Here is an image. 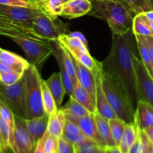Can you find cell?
Listing matches in <instances>:
<instances>
[{"label":"cell","instance_id":"cell-3","mask_svg":"<svg viewBox=\"0 0 153 153\" xmlns=\"http://www.w3.org/2000/svg\"><path fill=\"white\" fill-rule=\"evenodd\" d=\"M25 76V118L38 117L45 114L42 99L41 82L43 79L40 71L30 65L24 73Z\"/></svg>","mask_w":153,"mask_h":153},{"label":"cell","instance_id":"cell-15","mask_svg":"<svg viewBox=\"0 0 153 153\" xmlns=\"http://www.w3.org/2000/svg\"><path fill=\"white\" fill-rule=\"evenodd\" d=\"M92 9L91 0H70L64 4L61 16L76 19L88 14Z\"/></svg>","mask_w":153,"mask_h":153},{"label":"cell","instance_id":"cell-28","mask_svg":"<svg viewBox=\"0 0 153 153\" xmlns=\"http://www.w3.org/2000/svg\"><path fill=\"white\" fill-rule=\"evenodd\" d=\"M136 41H137L138 52L141 58V61L144 64L145 67L148 70L149 73L153 78V70L152 61H151L150 51H149V43L146 36L135 35Z\"/></svg>","mask_w":153,"mask_h":153},{"label":"cell","instance_id":"cell-51","mask_svg":"<svg viewBox=\"0 0 153 153\" xmlns=\"http://www.w3.org/2000/svg\"><path fill=\"white\" fill-rule=\"evenodd\" d=\"M63 1V2L64 3V4H65L66 2H67V1H70V0H62Z\"/></svg>","mask_w":153,"mask_h":153},{"label":"cell","instance_id":"cell-27","mask_svg":"<svg viewBox=\"0 0 153 153\" xmlns=\"http://www.w3.org/2000/svg\"><path fill=\"white\" fill-rule=\"evenodd\" d=\"M0 115L8 126L9 143H10V150L13 152V146H14L15 114L1 100H0Z\"/></svg>","mask_w":153,"mask_h":153},{"label":"cell","instance_id":"cell-36","mask_svg":"<svg viewBox=\"0 0 153 153\" xmlns=\"http://www.w3.org/2000/svg\"><path fill=\"white\" fill-rule=\"evenodd\" d=\"M58 43H59V42H58ZM60 44H61V43H60ZM61 48H62V55L64 65H65L66 69H67L69 75H70L72 80H73V85H75V84L77 82L78 79L76 73V68H75V66L74 64H73V59H72L71 55H70V52H68V50H67L63 45L61 44Z\"/></svg>","mask_w":153,"mask_h":153},{"label":"cell","instance_id":"cell-7","mask_svg":"<svg viewBox=\"0 0 153 153\" xmlns=\"http://www.w3.org/2000/svg\"><path fill=\"white\" fill-rule=\"evenodd\" d=\"M34 31L49 41H58L60 36L70 34L69 25L58 19L43 13L31 22Z\"/></svg>","mask_w":153,"mask_h":153},{"label":"cell","instance_id":"cell-4","mask_svg":"<svg viewBox=\"0 0 153 153\" xmlns=\"http://www.w3.org/2000/svg\"><path fill=\"white\" fill-rule=\"evenodd\" d=\"M100 73L103 89L116 114L126 123L134 122L135 110L131 106L124 91L110 75L103 70Z\"/></svg>","mask_w":153,"mask_h":153},{"label":"cell","instance_id":"cell-6","mask_svg":"<svg viewBox=\"0 0 153 153\" xmlns=\"http://www.w3.org/2000/svg\"><path fill=\"white\" fill-rule=\"evenodd\" d=\"M0 100L15 115L25 118V76L11 85L0 82Z\"/></svg>","mask_w":153,"mask_h":153},{"label":"cell","instance_id":"cell-29","mask_svg":"<svg viewBox=\"0 0 153 153\" xmlns=\"http://www.w3.org/2000/svg\"><path fill=\"white\" fill-rule=\"evenodd\" d=\"M41 89L43 109H44L45 114L49 117L55 114L58 112V108L55 103V99H54L50 90L48 88L46 82L43 79L41 82Z\"/></svg>","mask_w":153,"mask_h":153},{"label":"cell","instance_id":"cell-34","mask_svg":"<svg viewBox=\"0 0 153 153\" xmlns=\"http://www.w3.org/2000/svg\"><path fill=\"white\" fill-rule=\"evenodd\" d=\"M108 123L109 126H110L112 137H113L114 140L116 143L117 146L118 147L127 123L119 117L108 120Z\"/></svg>","mask_w":153,"mask_h":153},{"label":"cell","instance_id":"cell-21","mask_svg":"<svg viewBox=\"0 0 153 153\" xmlns=\"http://www.w3.org/2000/svg\"><path fill=\"white\" fill-rule=\"evenodd\" d=\"M94 117L96 125H97V131L101 138L104 141L105 144L110 149L117 146L116 143L112 137L108 120L102 116L97 111H96L94 113Z\"/></svg>","mask_w":153,"mask_h":153},{"label":"cell","instance_id":"cell-8","mask_svg":"<svg viewBox=\"0 0 153 153\" xmlns=\"http://www.w3.org/2000/svg\"><path fill=\"white\" fill-rule=\"evenodd\" d=\"M0 35L13 38H26L41 43H49V40L39 35L32 28L31 24L16 22L0 15Z\"/></svg>","mask_w":153,"mask_h":153},{"label":"cell","instance_id":"cell-22","mask_svg":"<svg viewBox=\"0 0 153 153\" xmlns=\"http://www.w3.org/2000/svg\"><path fill=\"white\" fill-rule=\"evenodd\" d=\"M0 62L13 67L16 71L22 73H25V70H27L30 66V64L26 59L14 52L5 49H3L0 54Z\"/></svg>","mask_w":153,"mask_h":153},{"label":"cell","instance_id":"cell-44","mask_svg":"<svg viewBox=\"0 0 153 153\" xmlns=\"http://www.w3.org/2000/svg\"><path fill=\"white\" fill-rule=\"evenodd\" d=\"M143 132L146 134V137H147L148 140H149V143H150L151 146L153 148V126L149 127V128H146V129L143 130Z\"/></svg>","mask_w":153,"mask_h":153},{"label":"cell","instance_id":"cell-37","mask_svg":"<svg viewBox=\"0 0 153 153\" xmlns=\"http://www.w3.org/2000/svg\"><path fill=\"white\" fill-rule=\"evenodd\" d=\"M59 138L55 135L50 134L46 130L44 134L43 147L46 153H58L59 149Z\"/></svg>","mask_w":153,"mask_h":153},{"label":"cell","instance_id":"cell-14","mask_svg":"<svg viewBox=\"0 0 153 153\" xmlns=\"http://www.w3.org/2000/svg\"><path fill=\"white\" fill-rule=\"evenodd\" d=\"M76 68V73L79 83L88 91L93 100L96 99V75L91 70L79 63L71 55ZM96 104V103H95Z\"/></svg>","mask_w":153,"mask_h":153},{"label":"cell","instance_id":"cell-52","mask_svg":"<svg viewBox=\"0 0 153 153\" xmlns=\"http://www.w3.org/2000/svg\"><path fill=\"white\" fill-rule=\"evenodd\" d=\"M2 50H3V49H1V48H0V54H1V52H2Z\"/></svg>","mask_w":153,"mask_h":153},{"label":"cell","instance_id":"cell-16","mask_svg":"<svg viewBox=\"0 0 153 153\" xmlns=\"http://www.w3.org/2000/svg\"><path fill=\"white\" fill-rule=\"evenodd\" d=\"M50 45L52 48V50H53L52 55L55 56L57 63H58V67H59V72L61 73L66 94L69 97H72L73 94L74 85H73V80H72L71 77L69 75L65 65H64L62 55V48H61V44L58 43V41H50Z\"/></svg>","mask_w":153,"mask_h":153},{"label":"cell","instance_id":"cell-12","mask_svg":"<svg viewBox=\"0 0 153 153\" xmlns=\"http://www.w3.org/2000/svg\"><path fill=\"white\" fill-rule=\"evenodd\" d=\"M66 118L70 121H73L75 123L77 124L81 128L83 134H85L87 138L96 142L97 143L100 144V146H102L104 147H107L105 144L104 141L101 137L99 134L98 131H97V125H96L95 120H94V113H91L86 116L81 117H74L69 114H65ZM109 149V148H108Z\"/></svg>","mask_w":153,"mask_h":153},{"label":"cell","instance_id":"cell-50","mask_svg":"<svg viewBox=\"0 0 153 153\" xmlns=\"http://www.w3.org/2000/svg\"><path fill=\"white\" fill-rule=\"evenodd\" d=\"M150 1V4H151V6H152V8L153 10V0H149Z\"/></svg>","mask_w":153,"mask_h":153},{"label":"cell","instance_id":"cell-53","mask_svg":"<svg viewBox=\"0 0 153 153\" xmlns=\"http://www.w3.org/2000/svg\"><path fill=\"white\" fill-rule=\"evenodd\" d=\"M105 153H110V150H109V151H108V152H106Z\"/></svg>","mask_w":153,"mask_h":153},{"label":"cell","instance_id":"cell-10","mask_svg":"<svg viewBox=\"0 0 153 153\" xmlns=\"http://www.w3.org/2000/svg\"><path fill=\"white\" fill-rule=\"evenodd\" d=\"M35 143L29 134L25 118L15 115L14 146L13 153H33Z\"/></svg>","mask_w":153,"mask_h":153},{"label":"cell","instance_id":"cell-42","mask_svg":"<svg viewBox=\"0 0 153 153\" xmlns=\"http://www.w3.org/2000/svg\"><path fill=\"white\" fill-rule=\"evenodd\" d=\"M43 143H44V135L37 143L33 153H46L44 150V147H43Z\"/></svg>","mask_w":153,"mask_h":153},{"label":"cell","instance_id":"cell-19","mask_svg":"<svg viewBox=\"0 0 153 153\" xmlns=\"http://www.w3.org/2000/svg\"><path fill=\"white\" fill-rule=\"evenodd\" d=\"M66 48V47H65ZM66 49L68 50L70 55L79 63L83 64L85 67L89 69L94 74L100 73L102 70V62H100L95 58H93L89 52H85L80 49Z\"/></svg>","mask_w":153,"mask_h":153},{"label":"cell","instance_id":"cell-49","mask_svg":"<svg viewBox=\"0 0 153 153\" xmlns=\"http://www.w3.org/2000/svg\"><path fill=\"white\" fill-rule=\"evenodd\" d=\"M146 153H153V148L152 147L151 149H149Z\"/></svg>","mask_w":153,"mask_h":153},{"label":"cell","instance_id":"cell-43","mask_svg":"<svg viewBox=\"0 0 153 153\" xmlns=\"http://www.w3.org/2000/svg\"><path fill=\"white\" fill-rule=\"evenodd\" d=\"M69 35L70 37H76V38L79 39L82 42H83L87 46H88V41H87V39L85 38V37L84 36V34L82 33L79 32V31H74V32H71L69 34Z\"/></svg>","mask_w":153,"mask_h":153},{"label":"cell","instance_id":"cell-26","mask_svg":"<svg viewBox=\"0 0 153 153\" xmlns=\"http://www.w3.org/2000/svg\"><path fill=\"white\" fill-rule=\"evenodd\" d=\"M66 120L67 118L64 111L61 108H58V112L55 114L49 117L47 131L52 135L61 137L64 133Z\"/></svg>","mask_w":153,"mask_h":153},{"label":"cell","instance_id":"cell-17","mask_svg":"<svg viewBox=\"0 0 153 153\" xmlns=\"http://www.w3.org/2000/svg\"><path fill=\"white\" fill-rule=\"evenodd\" d=\"M49 119V117L46 114L41 117L31 118V119L25 118L28 131L32 137L35 145L46 133L47 130Z\"/></svg>","mask_w":153,"mask_h":153},{"label":"cell","instance_id":"cell-25","mask_svg":"<svg viewBox=\"0 0 153 153\" xmlns=\"http://www.w3.org/2000/svg\"><path fill=\"white\" fill-rule=\"evenodd\" d=\"M61 137L71 143L73 146L82 143L87 139L79 126L67 119L66 120L64 133Z\"/></svg>","mask_w":153,"mask_h":153},{"label":"cell","instance_id":"cell-33","mask_svg":"<svg viewBox=\"0 0 153 153\" xmlns=\"http://www.w3.org/2000/svg\"><path fill=\"white\" fill-rule=\"evenodd\" d=\"M74 149L75 153H105L110 150L88 138L82 143L75 145Z\"/></svg>","mask_w":153,"mask_h":153},{"label":"cell","instance_id":"cell-32","mask_svg":"<svg viewBox=\"0 0 153 153\" xmlns=\"http://www.w3.org/2000/svg\"><path fill=\"white\" fill-rule=\"evenodd\" d=\"M60 108L64 111L65 114H69L77 117L86 116L91 114V112L86 108H85L79 102L76 101L73 97H70V99L65 105L61 107Z\"/></svg>","mask_w":153,"mask_h":153},{"label":"cell","instance_id":"cell-31","mask_svg":"<svg viewBox=\"0 0 153 153\" xmlns=\"http://www.w3.org/2000/svg\"><path fill=\"white\" fill-rule=\"evenodd\" d=\"M0 4L31 7V8L41 10L46 13V0H0Z\"/></svg>","mask_w":153,"mask_h":153},{"label":"cell","instance_id":"cell-13","mask_svg":"<svg viewBox=\"0 0 153 153\" xmlns=\"http://www.w3.org/2000/svg\"><path fill=\"white\" fill-rule=\"evenodd\" d=\"M101 73V72H100ZM96 74V99L95 103L97 111L107 120L118 117L115 111L111 106L105 93L102 82L101 73Z\"/></svg>","mask_w":153,"mask_h":153},{"label":"cell","instance_id":"cell-35","mask_svg":"<svg viewBox=\"0 0 153 153\" xmlns=\"http://www.w3.org/2000/svg\"><path fill=\"white\" fill-rule=\"evenodd\" d=\"M140 128V127H139ZM150 143L143 130L139 128L137 139L130 149L129 153H146L151 149Z\"/></svg>","mask_w":153,"mask_h":153},{"label":"cell","instance_id":"cell-9","mask_svg":"<svg viewBox=\"0 0 153 153\" xmlns=\"http://www.w3.org/2000/svg\"><path fill=\"white\" fill-rule=\"evenodd\" d=\"M135 70L137 85L142 100H144L153 107V78L149 73L137 53L132 57Z\"/></svg>","mask_w":153,"mask_h":153},{"label":"cell","instance_id":"cell-48","mask_svg":"<svg viewBox=\"0 0 153 153\" xmlns=\"http://www.w3.org/2000/svg\"><path fill=\"white\" fill-rule=\"evenodd\" d=\"M149 27H150V29L151 31H152V36H153V22H149Z\"/></svg>","mask_w":153,"mask_h":153},{"label":"cell","instance_id":"cell-40","mask_svg":"<svg viewBox=\"0 0 153 153\" xmlns=\"http://www.w3.org/2000/svg\"><path fill=\"white\" fill-rule=\"evenodd\" d=\"M24 73L12 72V73H0V82L5 85H11L17 82L23 76Z\"/></svg>","mask_w":153,"mask_h":153},{"label":"cell","instance_id":"cell-45","mask_svg":"<svg viewBox=\"0 0 153 153\" xmlns=\"http://www.w3.org/2000/svg\"><path fill=\"white\" fill-rule=\"evenodd\" d=\"M146 39H147L148 43H149V51H150L151 61H152V70H153V36H147V37H146Z\"/></svg>","mask_w":153,"mask_h":153},{"label":"cell","instance_id":"cell-11","mask_svg":"<svg viewBox=\"0 0 153 153\" xmlns=\"http://www.w3.org/2000/svg\"><path fill=\"white\" fill-rule=\"evenodd\" d=\"M46 13L43 10L31 7L8 6L0 4V15L16 22L31 24L33 19Z\"/></svg>","mask_w":153,"mask_h":153},{"label":"cell","instance_id":"cell-46","mask_svg":"<svg viewBox=\"0 0 153 153\" xmlns=\"http://www.w3.org/2000/svg\"><path fill=\"white\" fill-rule=\"evenodd\" d=\"M143 13L149 22H153V10L143 12Z\"/></svg>","mask_w":153,"mask_h":153},{"label":"cell","instance_id":"cell-23","mask_svg":"<svg viewBox=\"0 0 153 153\" xmlns=\"http://www.w3.org/2000/svg\"><path fill=\"white\" fill-rule=\"evenodd\" d=\"M45 82H46V85L49 88L54 99H55L57 106L59 108V107L62 104L64 95L66 94V91L65 88H64V84H63L62 79H61V73H60V72L53 73Z\"/></svg>","mask_w":153,"mask_h":153},{"label":"cell","instance_id":"cell-20","mask_svg":"<svg viewBox=\"0 0 153 153\" xmlns=\"http://www.w3.org/2000/svg\"><path fill=\"white\" fill-rule=\"evenodd\" d=\"M139 126L137 124L135 115H134V120L131 123H127L124 129L120 143L119 145V149L121 153H129L131 146L137 139L139 131Z\"/></svg>","mask_w":153,"mask_h":153},{"label":"cell","instance_id":"cell-38","mask_svg":"<svg viewBox=\"0 0 153 153\" xmlns=\"http://www.w3.org/2000/svg\"><path fill=\"white\" fill-rule=\"evenodd\" d=\"M136 14L152 10L149 0H124Z\"/></svg>","mask_w":153,"mask_h":153},{"label":"cell","instance_id":"cell-30","mask_svg":"<svg viewBox=\"0 0 153 153\" xmlns=\"http://www.w3.org/2000/svg\"><path fill=\"white\" fill-rule=\"evenodd\" d=\"M132 31L134 35H142L146 37L152 36L149 21L147 20L143 13H137L135 15L133 19Z\"/></svg>","mask_w":153,"mask_h":153},{"label":"cell","instance_id":"cell-18","mask_svg":"<svg viewBox=\"0 0 153 153\" xmlns=\"http://www.w3.org/2000/svg\"><path fill=\"white\" fill-rule=\"evenodd\" d=\"M134 115L141 130L153 126V107L144 100L138 102Z\"/></svg>","mask_w":153,"mask_h":153},{"label":"cell","instance_id":"cell-2","mask_svg":"<svg viewBox=\"0 0 153 153\" xmlns=\"http://www.w3.org/2000/svg\"><path fill=\"white\" fill-rule=\"evenodd\" d=\"M92 9L88 13L105 21L108 25L112 35L123 34L132 29L136 13L124 0H91Z\"/></svg>","mask_w":153,"mask_h":153},{"label":"cell","instance_id":"cell-47","mask_svg":"<svg viewBox=\"0 0 153 153\" xmlns=\"http://www.w3.org/2000/svg\"><path fill=\"white\" fill-rule=\"evenodd\" d=\"M110 153H121L119 147L117 146H115V147L112 148L110 149Z\"/></svg>","mask_w":153,"mask_h":153},{"label":"cell","instance_id":"cell-39","mask_svg":"<svg viewBox=\"0 0 153 153\" xmlns=\"http://www.w3.org/2000/svg\"><path fill=\"white\" fill-rule=\"evenodd\" d=\"M64 3L62 0H46V11L51 16H61Z\"/></svg>","mask_w":153,"mask_h":153},{"label":"cell","instance_id":"cell-24","mask_svg":"<svg viewBox=\"0 0 153 153\" xmlns=\"http://www.w3.org/2000/svg\"><path fill=\"white\" fill-rule=\"evenodd\" d=\"M72 97L79 102L81 105L86 108L91 113H94L97 111V107L94 100L86 89L77 81L74 85L73 94Z\"/></svg>","mask_w":153,"mask_h":153},{"label":"cell","instance_id":"cell-5","mask_svg":"<svg viewBox=\"0 0 153 153\" xmlns=\"http://www.w3.org/2000/svg\"><path fill=\"white\" fill-rule=\"evenodd\" d=\"M12 40L23 50L30 65L37 67L39 71L53 53L50 42L41 43L26 38H13Z\"/></svg>","mask_w":153,"mask_h":153},{"label":"cell","instance_id":"cell-41","mask_svg":"<svg viewBox=\"0 0 153 153\" xmlns=\"http://www.w3.org/2000/svg\"><path fill=\"white\" fill-rule=\"evenodd\" d=\"M58 153H75L74 146L63 137H60Z\"/></svg>","mask_w":153,"mask_h":153},{"label":"cell","instance_id":"cell-54","mask_svg":"<svg viewBox=\"0 0 153 153\" xmlns=\"http://www.w3.org/2000/svg\"><path fill=\"white\" fill-rule=\"evenodd\" d=\"M0 153H1V152H0Z\"/></svg>","mask_w":153,"mask_h":153},{"label":"cell","instance_id":"cell-1","mask_svg":"<svg viewBox=\"0 0 153 153\" xmlns=\"http://www.w3.org/2000/svg\"><path fill=\"white\" fill-rule=\"evenodd\" d=\"M138 52L132 29L123 34L112 35V45L108 55L102 61V70L110 75L120 85L136 111L141 100L137 85L132 57Z\"/></svg>","mask_w":153,"mask_h":153}]
</instances>
